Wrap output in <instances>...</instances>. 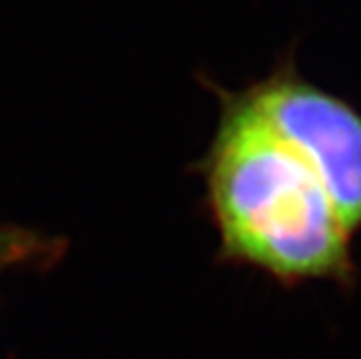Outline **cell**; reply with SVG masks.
<instances>
[{"mask_svg": "<svg viewBox=\"0 0 361 359\" xmlns=\"http://www.w3.org/2000/svg\"><path fill=\"white\" fill-rule=\"evenodd\" d=\"M204 85L219 117L192 174L202 180V208L216 232V262L267 275L283 288L357 279L355 236L322 182L267 121L243 89Z\"/></svg>", "mask_w": 361, "mask_h": 359, "instance_id": "obj_1", "label": "cell"}, {"mask_svg": "<svg viewBox=\"0 0 361 359\" xmlns=\"http://www.w3.org/2000/svg\"><path fill=\"white\" fill-rule=\"evenodd\" d=\"M267 121L322 182L348 232H361V109L305 78L288 50L267 76L245 85Z\"/></svg>", "mask_w": 361, "mask_h": 359, "instance_id": "obj_2", "label": "cell"}, {"mask_svg": "<svg viewBox=\"0 0 361 359\" xmlns=\"http://www.w3.org/2000/svg\"><path fill=\"white\" fill-rule=\"evenodd\" d=\"M68 238L52 236L32 227L0 225V269H37L56 267L68 253Z\"/></svg>", "mask_w": 361, "mask_h": 359, "instance_id": "obj_3", "label": "cell"}, {"mask_svg": "<svg viewBox=\"0 0 361 359\" xmlns=\"http://www.w3.org/2000/svg\"><path fill=\"white\" fill-rule=\"evenodd\" d=\"M3 271H5V269H0V275H3Z\"/></svg>", "mask_w": 361, "mask_h": 359, "instance_id": "obj_4", "label": "cell"}]
</instances>
